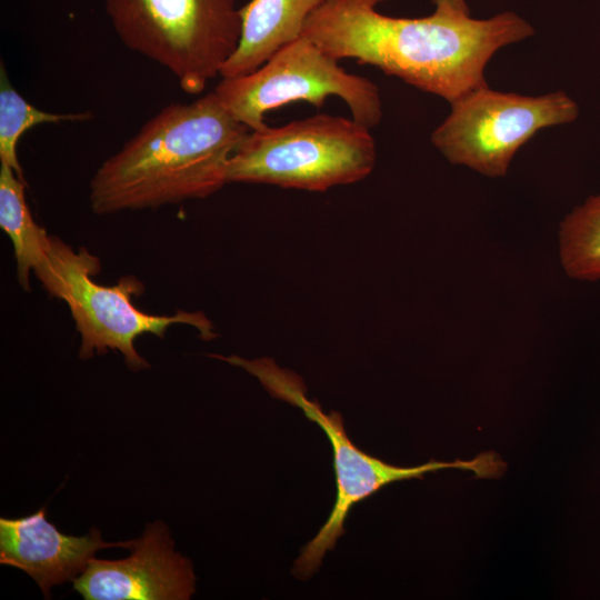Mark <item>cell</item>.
Wrapping results in <instances>:
<instances>
[{
    "mask_svg": "<svg viewBox=\"0 0 600 600\" xmlns=\"http://www.w3.org/2000/svg\"><path fill=\"white\" fill-rule=\"evenodd\" d=\"M26 182L11 167H0V227L10 238L21 288L30 291V272H39L48 262L51 237L38 226L24 198Z\"/></svg>",
    "mask_w": 600,
    "mask_h": 600,
    "instance_id": "obj_12",
    "label": "cell"
},
{
    "mask_svg": "<svg viewBox=\"0 0 600 600\" xmlns=\"http://www.w3.org/2000/svg\"><path fill=\"white\" fill-rule=\"evenodd\" d=\"M338 61L300 36L254 71L222 78L213 91L223 107L251 131L268 126L264 116L270 110L297 101L321 107L332 96L347 103L353 120L372 129L382 117L379 88L364 77L347 72Z\"/></svg>",
    "mask_w": 600,
    "mask_h": 600,
    "instance_id": "obj_7",
    "label": "cell"
},
{
    "mask_svg": "<svg viewBox=\"0 0 600 600\" xmlns=\"http://www.w3.org/2000/svg\"><path fill=\"white\" fill-rule=\"evenodd\" d=\"M111 24L129 49L168 69L187 93L220 76L241 37L233 0H104Z\"/></svg>",
    "mask_w": 600,
    "mask_h": 600,
    "instance_id": "obj_5",
    "label": "cell"
},
{
    "mask_svg": "<svg viewBox=\"0 0 600 600\" xmlns=\"http://www.w3.org/2000/svg\"><path fill=\"white\" fill-rule=\"evenodd\" d=\"M92 113H51L39 110L23 99L10 84L3 63L0 68V161L13 169L24 181L17 157V143L29 129L41 123L89 120Z\"/></svg>",
    "mask_w": 600,
    "mask_h": 600,
    "instance_id": "obj_14",
    "label": "cell"
},
{
    "mask_svg": "<svg viewBox=\"0 0 600 600\" xmlns=\"http://www.w3.org/2000/svg\"><path fill=\"white\" fill-rule=\"evenodd\" d=\"M133 544L134 540L106 542L96 528L82 537L64 534L47 520L46 508L22 518L0 519V563L27 572L46 598L52 587L79 577L98 550H131Z\"/></svg>",
    "mask_w": 600,
    "mask_h": 600,
    "instance_id": "obj_10",
    "label": "cell"
},
{
    "mask_svg": "<svg viewBox=\"0 0 600 600\" xmlns=\"http://www.w3.org/2000/svg\"><path fill=\"white\" fill-rule=\"evenodd\" d=\"M230 362L256 376L274 398L300 408L310 421L322 429L332 448L336 502L326 523L302 548L294 562L292 572L298 579H308L319 569L326 553L334 549L344 533L350 510L383 487L397 481L421 479L426 473L449 468L472 471L480 478H496L507 468L493 453H483L469 461H430L406 468L387 463L358 448L346 432L342 416L337 411L326 413L317 401L309 400L301 379L294 373L278 368L270 359L246 360L232 356Z\"/></svg>",
    "mask_w": 600,
    "mask_h": 600,
    "instance_id": "obj_3",
    "label": "cell"
},
{
    "mask_svg": "<svg viewBox=\"0 0 600 600\" xmlns=\"http://www.w3.org/2000/svg\"><path fill=\"white\" fill-rule=\"evenodd\" d=\"M559 258L568 277L600 280V192L576 207L559 226Z\"/></svg>",
    "mask_w": 600,
    "mask_h": 600,
    "instance_id": "obj_13",
    "label": "cell"
},
{
    "mask_svg": "<svg viewBox=\"0 0 600 600\" xmlns=\"http://www.w3.org/2000/svg\"><path fill=\"white\" fill-rule=\"evenodd\" d=\"M167 526L156 521L121 560L92 558L73 579L86 600H187L194 593L192 563L176 552Z\"/></svg>",
    "mask_w": 600,
    "mask_h": 600,
    "instance_id": "obj_9",
    "label": "cell"
},
{
    "mask_svg": "<svg viewBox=\"0 0 600 600\" xmlns=\"http://www.w3.org/2000/svg\"><path fill=\"white\" fill-rule=\"evenodd\" d=\"M437 10H446L459 13H469L464 0H432Z\"/></svg>",
    "mask_w": 600,
    "mask_h": 600,
    "instance_id": "obj_15",
    "label": "cell"
},
{
    "mask_svg": "<svg viewBox=\"0 0 600 600\" xmlns=\"http://www.w3.org/2000/svg\"><path fill=\"white\" fill-rule=\"evenodd\" d=\"M250 131L214 91L170 103L96 171L91 209L108 214L208 197L228 184V162Z\"/></svg>",
    "mask_w": 600,
    "mask_h": 600,
    "instance_id": "obj_2",
    "label": "cell"
},
{
    "mask_svg": "<svg viewBox=\"0 0 600 600\" xmlns=\"http://www.w3.org/2000/svg\"><path fill=\"white\" fill-rule=\"evenodd\" d=\"M99 271V259L86 248L76 252L59 238L51 237L48 262L36 273L51 297L68 304L81 336V359L103 354L108 349L118 350L131 371H140L150 367L134 348V340L143 333L163 339L170 326L184 323L196 327L202 337H211L209 322L201 313L181 310L171 316L146 313L132 303V296L143 292L136 277L126 276L114 286H102L92 279Z\"/></svg>",
    "mask_w": 600,
    "mask_h": 600,
    "instance_id": "obj_6",
    "label": "cell"
},
{
    "mask_svg": "<svg viewBox=\"0 0 600 600\" xmlns=\"http://www.w3.org/2000/svg\"><path fill=\"white\" fill-rule=\"evenodd\" d=\"M376 159L369 128L352 118L317 114L250 131L228 162L227 183L324 191L364 179Z\"/></svg>",
    "mask_w": 600,
    "mask_h": 600,
    "instance_id": "obj_4",
    "label": "cell"
},
{
    "mask_svg": "<svg viewBox=\"0 0 600 600\" xmlns=\"http://www.w3.org/2000/svg\"><path fill=\"white\" fill-rule=\"evenodd\" d=\"M578 114L577 103L561 91L530 97L486 84L451 102L431 141L451 163L502 177L516 152L539 130L572 122Z\"/></svg>",
    "mask_w": 600,
    "mask_h": 600,
    "instance_id": "obj_8",
    "label": "cell"
},
{
    "mask_svg": "<svg viewBox=\"0 0 600 600\" xmlns=\"http://www.w3.org/2000/svg\"><path fill=\"white\" fill-rule=\"evenodd\" d=\"M327 0H250L240 9L241 37L221 78L248 74L302 33L309 16Z\"/></svg>",
    "mask_w": 600,
    "mask_h": 600,
    "instance_id": "obj_11",
    "label": "cell"
},
{
    "mask_svg": "<svg viewBox=\"0 0 600 600\" xmlns=\"http://www.w3.org/2000/svg\"><path fill=\"white\" fill-rule=\"evenodd\" d=\"M387 0H327L307 19L301 36L340 60L352 58L450 103L486 86L484 68L502 47L533 34L513 12L489 19L434 9L422 18L377 11Z\"/></svg>",
    "mask_w": 600,
    "mask_h": 600,
    "instance_id": "obj_1",
    "label": "cell"
}]
</instances>
